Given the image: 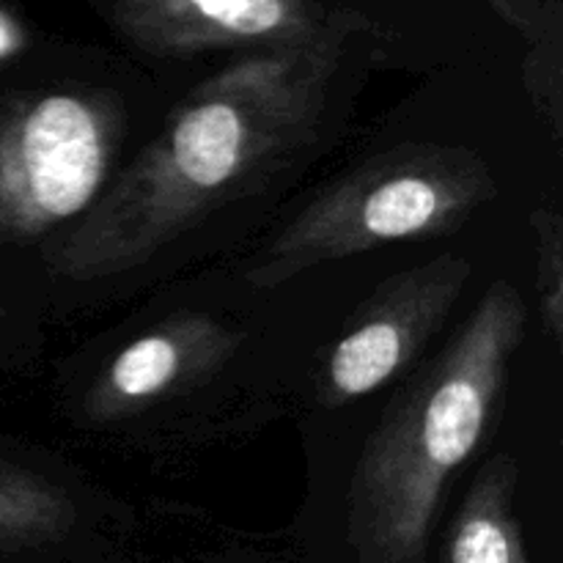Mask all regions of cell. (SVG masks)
<instances>
[{"mask_svg": "<svg viewBox=\"0 0 563 563\" xmlns=\"http://www.w3.org/2000/svg\"><path fill=\"white\" fill-rule=\"evenodd\" d=\"M341 33L234 60L187 99L99 201L47 247L58 278L91 284L143 267L319 130Z\"/></svg>", "mask_w": 563, "mask_h": 563, "instance_id": "cell-1", "label": "cell"}, {"mask_svg": "<svg viewBox=\"0 0 563 563\" xmlns=\"http://www.w3.org/2000/svg\"><path fill=\"white\" fill-rule=\"evenodd\" d=\"M526 333V297L509 280H495L390 401L346 489V544L355 563H429L451 482L498 427Z\"/></svg>", "mask_w": 563, "mask_h": 563, "instance_id": "cell-2", "label": "cell"}, {"mask_svg": "<svg viewBox=\"0 0 563 563\" xmlns=\"http://www.w3.org/2000/svg\"><path fill=\"white\" fill-rule=\"evenodd\" d=\"M498 198L478 148L405 143L363 159L308 201L245 269L256 289H275L322 264L399 242L454 234Z\"/></svg>", "mask_w": 563, "mask_h": 563, "instance_id": "cell-3", "label": "cell"}, {"mask_svg": "<svg viewBox=\"0 0 563 563\" xmlns=\"http://www.w3.org/2000/svg\"><path fill=\"white\" fill-rule=\"evenodd\" d=\"M126 135L99 88L22 93L0 108V242L27 245L80 220L113 179Z\"/></svg>", "mask_w": 563, "mask_h": 563, "instance_id": "cell-4", "label": "cell"}, {"mask_svg": "<svg viewBox=\"0 0 563 563\" xmlns=\"http://www.w3.org/2000/svg\"><path fill=\"white\" fill-rule=\"evenodd\" d=\"M471 275V258L440 253L383 280L330 344L313 388L319 405L339 410L410 372L449 322Z\"/></svg>", "mask_w": 563, "mask_h": 563, "instance_id": "cell-5", "label": "cell"}, {"mask_svg": "<svg viewBox=\"0 0 563 563\" xmlns=\"http://www.w3.org/2000/svg\"><path fill=\"white\" fill-rule=\"evenodd\" d=\"M242 344L236 324L212 313H174L126 341L86 385L80 418L97 427L130 421L218 374Z\"/></svg>", "mask_w": 563, "mask_h": 563, "instance_id": "cell-6", "label": "cell"}, {"mask_svg": "<svg viewBox=\"0 0 563 563\" xmlns=\"http://www.w3.org/2000/svg\"><path fill=\"white\" fill-rule=\"evenodd\" d=\"M121 36L152 55L308 47L341 31L322 25L308 0H110Z\"/></svg>", "mask_w": 563, "mask_h": 563, "instance_id": "cell-7", "label": "cell"}, {"mask_svg": "<svg viewBox=\"0 0 563 563\" xmlns=\"http://www.w3.org/2000/svg\"><path fill=\"white\" fill-rule=\"evenodd\" d=\"M520 465L495 454L476 471L445 528L438 563H533L517 511Z\"/></svg>", "mask_w": 563, "mask_h": 563, "instance_id": "cell-8", "label": "cell"}, {"mask_svg": "<svg viewBox=\"0 0 563 563\" xmlns=\"http://www.w3.org/2000/svg\"><path fill=\"white\" fill-rule=\"evenodd\" d=\"M75 526V498L58 482L0 462V548H47L64 542Z\"/></svg>", "mask_w": 563, "mask_h": 563, "instance_id": "cell-9", "label": "cell"}, {"mask_svg": "<svg viewBox=\"0 0 563 563\" xmlns=\"http://www.w3.org/2000/svg\"><path fill=\"white\" fill-rule=\"evenodd\" d=\"M533 245H537V291L542 302V324L553 344L563 341V229L555 207L531 212Z\"/></svg>", "mask_w": 563, "mask_h": 563, "instance_id": "cell-10", "label": "cell"}, {"mask_svg": "<svg viewBox=\"0 0 563 563\" xmlns=\"http://www.w3.org/2000/svg\"><path fill=\"white\" fill-rule=\"evenodd\" d=\"M27 36L25 27L20 25V20L9 14V11L0 9V60H11L25 49Z\"/></svg>", "mask_w": 563, "mask_h": 563, "instance_id": "cell-11", "label": "cell"}, {"mask_svg": "<svg viewBox=\"0 0 563 563\" xmlns=\"http://www.w3.org/2000/svg\"><path fill=\"white\" fill-rule=\"evenodd\" d=\"M0 313H3V300H0Z\"/></svg>", "mask_w": 563, "mask_h": 563, "instance_id": "cell-12", "label": "cell"}]
</instances>
